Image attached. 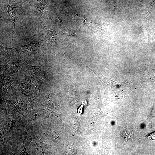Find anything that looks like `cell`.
<instances>
[{
    "label": "cell",
    "mask_w": 155,
    "mask_h": 155,
    "mask_svg": "<svg viewBox=\"0 0 155 155\" xmlns=\"http://www.w3.org/2000/svg\"><path fill=\"white\" fill-rule=\"evenodd\" d=\"M147 137L149 139L155 140V132L150 134L147 136Z\"/></svg>",
    "instance_id": "obj_2"
},
{
    "label": "cell",
    "mask_w": 155,
    "mask_h": 155,
    "mask_svg": "<svg viewBox=\"0 0 155 155\" xmlns=\"http://www.w3.org/2000/svg\"><path fill=\"white\" fill-rule=\"evenodd\" d=\"M8 7V13L13 23L14 27L13 31V37L16 25L18 23L19 19L18 13L15 7L12 5L9 0H6Z\"/></svg>",
    "instance_id": "obj_1"
}]
</instances>
